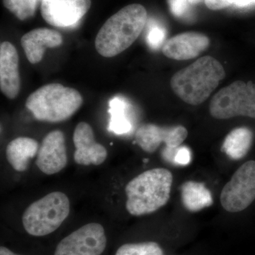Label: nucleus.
Wrapping results in <instances>:
<instances>
[{
	"label": "nucleus",
	"instance_id": "obj_1",
	"mask_svg": "<svg viewBox=\"0 0 255 255\" xmlns=\"http://www.w3.org/2000/svg\"><path fill=\"white\" fill-rule=\"evenodd\" d=\"M147 18V11L141 4H129L119 10L104 23L97 33V52L105 58L120 54L140 36Z\"/></svg>",
	"mask_w": 255,
	"mask_h": 255
},
{
	"label": "nucleus",
	"instance_id": "obj_2",
	"mask_svg": "<svg viewBox=\"0 0 255 255\" xmlns=\"http://www.w3.org/2000/svg\"><path fill=\"white\" fill-rule=\"evenodd\" d=\"M225 77L223 65L214 57L208 55L174 74L170 85L183 102L196 106L209 98Z\"/></svg>",
	"mask_w": 255,
	"mask_h": 255
},
{
	"label": "nucleus",
	"instance_id": "obj_3",
	"mask_svg": "<svg viewBox=\"0 0 255 255\" xmlns=\"http://www.w3.org/2000/svg\"><path fill=\"white\" fill-rule=\"evenodd\" d=\"M173 175L168 169H148L128 183L126 208L134 216L152 214L167 204L170 198Z\"/></svg>",
	"mask_w": 255,
	"mask_h": 255
},
{
	"label": "nucleus",
	"instance_id": "obj_4",
	"mask_svg": "<svg viewBox=\"0 0 255 255\" xmlns=\"http://www.w3.org/2000/svg\"><path fill=\"white\" fill-rule=\"evenodd\" d=\"M83 99L78 90L61 84H48L33 92L26 107L40 122L58 123L68 120L81 107Z\"/></svg>",
	"mask_w": 255,
	"mask_h": 255
},
{
	"label": "nucleus",
	"instance_id": "obj_5",
	"mask_svg": "<svg viewBox=\"0 0 255 255\" xmlns=\"http://www.w3.org/2000/svg\"><path fill=\"white\" fill-rule=\"evenodd\" d=\"M70 202L66 194L54 191L32 203L22 216L25 231L33 237L54 233L70 214Z\"/></svg>",
	"mask_w": 255,
	"mask_h": 255
},
{
	"label": "nucleus",
	"instance_id": "obj_6",
	"mask_svg": "<svg viewBox=\"0 0 255 255\" xmlns=\"http://www.w3.org/2000/svg\"><path fill=\"white\" fill-rule=\"evenodd\" d=\"M209 111L216 119H255V83L238 80L223 87L213 97Z\"/></svg>",
	"mask_w": 255,
	"mask_h": 255
},
{
	"label": "nucleus",
	"instance_id": "obj_7",
	"mask_svg": "<svg viewBox=\"0 0 255 255\" xmlns=\"http://www.w3.org/2000/svg\"><path fill=\"white\" fill-rule=\"evenodd\" d=\"M221 205L230 213L247 209L255 200V161L241 165L221 191Z\"/></svg>",
	"mask_w": 255,
	"mask_h": 255
},
{
	"label": "nucleus",
	"instance_id": "obj_8",
	"mask_svg": "<svg viewBox=\"0 0 255 255\" xmlns=\"http://www.w3.org/2000/svg\"><path fill=\"white\" fill-rule=\"evenodd\" d=\"M107 246L104 226L90 223L63 238L55 247L53 255H102Z\"/></svg>",
	"mask_w": 255,
	"mask_h": 255
},
{
	"label": "nucleus",
	"instance_id": "obj_9",
	"mask_svg": "<svg viewBox=\"0 0 255 255\" xmlns=\"http://www.w3.org/2000/svg\"><path fill=\"white\" fill-rule=\"evenodd\" d=\"M188 131L185 127L177 126L160 127L154 124H144L138 128L135 134V142L142 150L153 153L161 143L166 144L162 157L173 162L177 149L186 140Z\"/></svg>",
	"mask_w": 255,
	"mask_h": 255
},
{
	"label": "nucleus",
	"instance_id": "obj_10",
	"mask_svg": "<svg viewBox=\"0 0 255 255\" xmlns=\"http://www.w3.org/2000/svg\"><path fill=\"white\" fill-rule=\"evenodd\" d=\"M91 0H42V17L51 26H75L91 7Z\"/></svg>",
	"mask_w": 255,
	"mask_h": 255
},
{
	"label": "nucleus",
	"instance_id": "obj_11",
	"mask_svg": "<svg viewBox=\"0 0 255 255\" xmlns=\"http://www.w3.org/2000/svg\"><path fill=\"white\" fill-rule=\"evenodd\" d=\"M68 163L65 135L61 130L50 132L42 141L36 164L47 175L58 173Z\"/></svg>",
	"mask_w": 255,
	"mask_h": 255
},
{
	"label": "nucleus",
	"instance_id": "obj_12",
	"mask_svg": "<svg viewBox=\"0 0 255 255\" xmlns=\"http://www.w3.org/2000/svg\"><path fill=\"white\" fill-rule=\"evenodd\" d=\"M75 147L74 159L80 165H100L105 162L108 152L105 146L95 140L93 129L86 122H80L73 133Z\"/></svg>",
	"mask_w": 255,
	"mask_h": 255
},
{
	"label": "nucleus",
	"instance_id": "obj_13",
	"mask_svg": "<svg viewBox=\"0 0 255 255\" xmlns=\"http://www.w3.org/2000/svg\"><path fill=\"white\" fill-rule=\"evenodd\" d=\"M209 37L198 32H185L169 38L162 47V53L170 59H193L209 48Z\"/></svg>",
	"mask_w": 255,
	"mask_h": 255
},
{
	"label": "nucleus",
	"instance_id": "obj_14",
	"mask_svg": "<svg viewBox=\"0 0 255 255\" xmlns=\"http://www.w3.org/2000/svg\"><path fill=\"white\" fill-rule=\"evenodd\" d=\"M21 87L18 55L14 45L4 41L0 45V89L10 100L16 98Z\"/></svg>",
	"mask_w": 255,
	"mask_h": 255
},
{
	"label": "nucleus",
	"instance_id": "obj_15",
	"mask_svg": "<svg viewBox=\"0 0 255 255\" xmlns=\"http://www.w3.org/2000/svg\"><path fill=\"white\" fill-rule=\"evenodd\" d=\"M63 41V36L59 32L46 28L32 30L21 38V46L31 64L39 63L43 59L46 48H56Z\"/></svg>",
	"mask_w": 255,
	"mask_h": 255
},
{
	"label": "nucleus",
	"instance_id": "obj_16",
	"mask_svg": "<svg viewBox=\"0 0 255 255\" xmlns=\"http://www.w3.org/2000/svg\"><path fill=\"white\" fill-rule=\"evenodd\" d=\"M38 142L28 137H18L8 144L6 157L10 165L16 172H24L28 169L30 159L38 154Z\"/></svg>",
	"mask_w": 255,
	"mask_h": 255
},
{
	"label": "nucleus",
	"instance_id": "obj_17",
	"mask_svg": "<svg viewBox=\"0 0 255 255\" xmlns=\"http://www.w3.org/2000/svg\"><path fill=\"white\" fill-rule=\"evenodd\" d=\"M183 206L191 212H198L212 206L214 203L211 191L204 183L189 181L181 186Z\"/></svg>",
	"mask_w": 255,
	"mask_h": 255
},
{
	"label": "nucleus",
	"instance_id": "obj_18",
	"mask_svg": "<svg viewBox=\"0 0 255 255\" xmlns=\"http://www.w3.org/2000/svg\"><path fill=\"white\" fill-rule=\"evenodd\" d=\"M253 133L251 129L240 127L233 129L225 138L221 150L233 160H239L249 152L253 144Z\"/></svg>",
	"mask_w": 255,
	"mask_h": 255
},
{
	"label": "nucleus",
	"instance_id": "obj_19",
	"mask_svg": "<svg viewBox=\"0 0 255 255\" xmlns=\"http://www.w3.org/2000/svg\"><path fill=\"white\" fill-rule=\"evenodd\" d=\"M125 102L119 97L110 102L111 122L110 130L117 134H124L130 131L131 124L126 115Z\"/></svg>",
	"mask_w": 255,
	"mask_h": 255
},
{
	"label": "nucleus",
	"instance_id": "obj_20",
	"mask_svg": "<svg viewBox=\"0 0 255 255\" xmlns=\"http://www.w3.org/2000/svg\"><path fill=\"white\" fill-rule=\"evenodd\" d=\"M114 255H164V251L156 242L145 241L122 245Z\"/></svg>",
	"mask_w": 255,
	"mask_h": 255
},
{
	"label": "nucleus",
	"instance_id": "obj_21",
	"mask_svg": "<svg viewBox=\"0 0 255 255\" xmlns=\"http://www.w3.org/2000/svg\"><path fill=\"white\" fill-rule=\"evenodd\" d=\"M38 2V0H3L5 7L21 21L35 14Z\"/></svg>",
	"mask_w": 255,
	"mask_h": 255
},
{
	"label": "nucleus",
	"instance_id": "obj_22",
	"mask_svg": "<svg viewBox=\"0 0 255 255\" xmlns=\"http://www.w3.org/2000/svg\"><path fill=\"white\" fill-rule=\"evenodd\" d=\"M165 31L160 26L155 25L149 30L147 36V41L152 48H157L163 43Z\"/></svg>",
	"mask_w": 255,
	"mask_h": 255
},
{
	"label": "nucleus",
	"instance_id": "obj_23",
	"mask_svg": "<svg viewBox=\"0 0 255 255\" xmlns=\"http://www.w3.org/2000/svg\"><path fill=\"white\" fill-rule=\"evenodd\" d=\"M171 11L177 17H185L191 4L189 0H167Z\"/></svg>",
	"mask_w": 255,
	"mask_h": 255
},
{
	"label": "nucleus",
	"instance_id": "obj_24",
	"mask_svg": "<svg viewBox=\"0 0 255 255\" xmlns=\"http://www.w3.org/2000/svg\"><path fill=\"white\" fill-rule=\"evenodd\" d=\"M191 160V150L187 146H182L177 149L174 155L173 163L178 165L185 166L190 163Z\"/></svg>",
	"mask_w": 255,
	"mask_h": 255
},
{
	"label": "nucleus",
	"instance_id": "obj_25",
	"mask_svg": "<svg viewBox=\"0 0 255 255\" xmlns=\"http://www.w3.org/2000/svg\"><path fill=\"white\" fill-rule=\"evenodd\" d=\"M204 1L209 9L220 10L233 4L234 0H204Z\"/></svg>",
	"mask_w": 255,
	"mask_h": 255
},
{
	"label": "nucleus",
	"instance_id": "obj_26",
	"mask_svg": "<svg viewBox=\"0 0 255 255\" xmlns=\"http://www.w3.org/2000/svg\"><path fill=\"white\" fill-rule=\"evenodd\" d=\"M255 4V0H234L233 4L239 7L249 6V5Z\"/></svg>",
	"mask_w": 255,
	"mask_h": 255
},
{
	"label": "nucleus",
	"instance_id": "obj_27",
	"mask_svg": "<svg viewBox=\"0 0 255 255\" xmlns=\"http://www.w3.org/2000/svg\"><path fill=\"white\" fill-rule=\"evenodd\" d=\"M0 255H21L14 253L6 247L1 246L0 247Z\"/></svg>",
	"mask_w": 255,
	"mask_h": 255
},
{
	"label": "nucleus",
	"instance_id": "obj_28",
	"mask_svg": "<svg viewBox=\"0 0 255 255\" xmlns=\"http://www.w3.org/2000/svg\"><path fill=\"white\" fill-rule=\"evenodd\" d=\"M202 1H204V0H189V3L191 4H199V3L201 2Z\"/></svg>",
	"mask_w": 255,
	"mask_h": 255
}]
</instances>
